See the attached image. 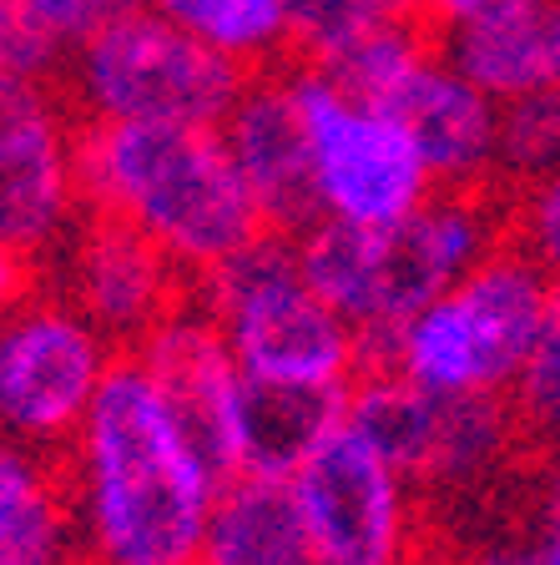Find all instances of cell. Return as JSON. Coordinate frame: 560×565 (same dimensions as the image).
<instances>
[{
  "instance_id": "9c48e42d",
  "label": "cell",
  "mask_w": 560,
  "mask_h": 565,
  "mask_svg": "<svg viewBox=\"0 0 560 565\" xmlns=\"http://www.w3.org/2000/svg\"><path fill=\"white\" fill-rule=\"evenodd\" d=\"M288 82L308 121L318 217L353 227H389L434 198V177L420 147L399 127V117H389L384 106H363L344 96L308 61H288Z\"/></svg>"
},
{
  "instance_id": "44dd1931",
  "label": "cell",
  "mask_w": 560,
  "mask_h": 565,
  "mask_svg": "<svg viewBox=\"0 0 560 565\" xmlns=\"http://www.w3.org/2000/svg\"><path fill=\"white\" fill-rule=\"evenodd\" d=\"M147 6L247 71H268L288 61L283 0H147Z\"/></svg>"
},
{
  "instance_id": "8fae6325",
  "label": "cell",
  "mask_w": 560,
  "mask_h": 565,
  "mask_svg": "<svg viewBox=\"0 0 560 565\" xmlns=\"http://www.w3.org/2000/svg\"><path fill=\"white\" fill-rule=\"evenodd\" d=\"M66 298L121 353H131L192 298V273L121 217L82 212L66 237Z\"/></svg>"
},
{
  "instance_id": "ac0fdd59",
  "label": "cell",
  "mask_w": 560,
  "mask_h": 565,
  "mask_svg": "<svg viewBox=\"0 0 560 565\" xmlns=\"http://www.w3.org/2000/svg\"><path fill=\"white\" fill-rule=\"evenodd\" d=\"M349 388H288L247 379L243 409V475L288 480L308 459V449L344 419Z\"/></svg>"
},
{
  "instance_id": "52a82bcc",
  "label": "cell",
  "mask_w": 560,
  "mask_h": 565,
  "mask_svg": "<svg viewBox=\"0 0 560 565\" xmlns=\"http://www.w3.org/2000/svg\"><path fill=\"white\" fill-rule=\"evenodd\" d=\"M314 565H420L434 551L430 500L394 459L339 419L288 475Z\"/></svg>"
},
{
  "instance_id": "4dcf8cb0",
  "label": "cell",
  "mask_w": 560,
  "mask_h": 565,
  "mask_svg": "<svg viewBox=\"0 0 560 565\" xmlns=\"http://www.w3.org/2000/svg\"><path fill=\"white\" fill-rule=\"evenodd\" d=\"M515 541H520V561L526 565H560V520L526 515L515 525Z\"/></svg>"
},
{
  "instance_id": "f546056e",
  "label": "cell",
  "mask_w": 560,
  "mask_h": 565,
  "mask_svg": "<svg viewBox=\"0 0 560 565\" xmlns=\"http://www.w3.org/2000/svg\"><path fill=\"white\" fill-rule=\"evenodd\" d=\"M526 515L560 520V439L546 449H536L526 475Z\"/></svg>"
},
{
  "instance_id": "6da1fadb",
  "label": "cell",
  "mask_w": 560,
  "mask_h": 565,
  "mask_svg": "<svg viewBox=\"0 0 560 565\" xmlns=\"http://www.w3.org/2000/svg\"><path fill=\"white\" fill-rule=\"evenodd\" d=\"M86 565H198L222 475L167 404L157 379L121 353L76 439L61 449Z\"/></svg>"
},
{
  "instance_id": "484cf974",
  "label": "cell",
  "mask_w": 560,
  "mask_h": 565,
  "mask_svg": "<svg viewBox=\"0 0 560 565\" xmlns=\"http://www.w3.org/2000/svg\"><path fill=\"white\" fill-rule=\"evenodd\" d=\"M71 41L41 15L35 0H0V71L56 82L66 76Z\"/></svg>"
},
{
  "instance_id": "4fadbf2b",
  "label": "cell",
  "mask_w": 560,
  "mask_h": 565,
  "mask_svg": "<svg viewBox=\"0 0 560 565\" xmlns=\"http://www.w3.org/2000/svg\"><path fill=\"white\" fill-rule=\"evenodd\" d=\"M222 141H228L268 233L298 237L318 223L314 147H308L304 106L288 82V61L253 71L247 92L222 121Z\"/></svg>"
},
{
  "instance_id": "7402d4cb",
  "label": "cell",
  "mask_w": 560,
  "mask_h": 565,
  "mask_svg": "<svg viewBox=\"0 0 560 565\" xmlns=\"http://www.w3.org/2000/svg\"><path fill=\"white\" fill-rule=\"evenodd\" d=\"M434 51H440V35H434L420 15H399V21L379 25L373 35L353 41L349 51H339L334 61H324L318 71H324L344 96H353V102L384 106Z\"/></svg>"
},
{
  "instance_id": "d6986e66",
  "label": "cell",
  "mask_w": 560,
  "mask_h": 565,
  "mask_svg": "<svg viewBox=\"0 0 560 565\" xmlns=\"http://www.w3.org/2000/svg\"><path fill=\"white\" fill-rule=\"evenodd\" d=\"M76 515L56 465H0V565H76Z\"/></svg>"
},
{
  "instance_id": "d6a6232c",
  "label": "cell",
  "mask_w": 560,
  "mask_h": 565,
  "mask_svg": "<svg viewBox=\"0 0 560 565\" xmlns=\"http://www.w3.org/2000/svg\"><path fill=\"white\" fill-rule=\"evenodd\" d=\"M420 565H459V555H455V551H440V545H434V551L424 555Z\"/></svg>"
},
{
  "instance_id": "3957f363",
  "label": "cell",
  "mask_w": 560,
  "mask_h": 565,
  "mask_svg": "<svg viewBox=\"0 0 560 565\" xmlns=\"http://www.w3.org/2000/svg\"><path fill=\"white\" fill-rule=\"evenodd\" d=\"M510 243L505 188H434L404 223L353 227L318 217L293 237L314 294L334 303L363 339H384L424 303L450 294L475 263Z\"/></svg>"
},
{
  "instance_id": "603a6c76",
  "label": "cell",
  "mask_w": 560,
  "mask_h": 565,
  "mask_svg": "<svg viewBox=\"0 0 560 565\" xmlns=\"http://www.w3.org/2000/svg\"><path fill=\"white\" fill-rule=\"evenodd\" d=\"M399 15H409V0H283L288 61L324 66Z\"/></svg>"
},
{
  "instance_id": "e0dca14e",
  "label": "cell",
  "mask_w": 560,
  "mask_h": 565,
  "mask_svg": "<svg viewBox=\"0 0 560 565\" xmlns=\"http://www.w3.org/2000/svg\"><path fill=\"white\" fill-rule=\"evenodd\" d=\"M556 6L469 21L459 31L440 35V56L459 76H469L490 102H515V96L536 92V86H550V82H560L556 41H550V11Z\"/></svg>"
},
{
  "instance_id": "30bf717a",
  "label": "cell",
  "mask_w": 560,
  "mask_h": 565,
  "mask_svg": "<svg viewBox=\"0 0 560 565\" xmlns=\"http://www.w3.org/2000/svg\"><path fill=\"white\" fill-rule=\"evenodd\" d=\"M82 117L61 82L0 71V237L21 253H46L82 223L76 182Z\"/></svg>"
},
{
  "instance_id": "2e32d148",
  "label": "cell",
  "mask_w": 560,
  "mask_h": 565,
  "mask_svg": "<svg viewBox=\"0 0 560 565\" xmlns=\"http://www.w3.org/2000/svg\"><path fill=\"white\" fill-rule=\"evenodd\" d=\"M198 565H314L288 480L233 475L222 484Z\"/></svg>"
},
{
  "instance_id": "cb8c5ba5",
  "label": "cell",
  "mask_w": 560,
  "mask_h": 565,
  "mask_svg": "<svg viewBox=\"0 0 560 565\" xmlns=\"http://www.w3.org/2000/svg\"><path fill=\"white\" fill-rule=\"evenodd\" d=\"M560 167V82L500 102V147H495V182L505 192L530 177Z\"/></svg>"
},
{
  "instance_id": "277c9868",
  "label": "cell",
  "mask_w": 560,
  "mask_h": 565,
  "mask_svg": "<svg viewBox=\"0 0 560 565\" xmlns=\"http://www.w3.org/2000/svg\"><path fill=\"white\" fill-rule=\"evenodd\" d=\"M550 288L556 282L505 243L394 333L363 339V369H394L440 399L510 394L540 333Z\"/></svg>"
},
{
  "instance_id": "7c38bea8",
  "label": "cell",
  "mask_w": 560,
  "mask_h": 565,
  "mask_svg": "<svg viewBox=\"0 0 560 565\" xmlns=\"http://www.w3.org/2000/svg\"><path fill=\"white\" fill-rule=\"evenodd\" d=\"M131 359L157 379V388L167 394L177 419L187 424V435L198 439V449L218 465L222 480L243 475L247 374L208 308L198 298H187L167 323H157L131 349Z\"/></svg>"
},
{
  "instance_id": "5bb4252c",
  "label": "cell",
  "mask_w": 560,
  "mask_h": 565,
  "mask_svg": "<svg viewBox=\"0 0 560 565\" xmlns=\"http://www.w3.org/2000/svg\"><path fill=\"white\" fill-rule=\"evenodd\" d=\"M384 111L399 117L409 141L420 147L434 188H490L495 182L500 102H490L469 76H459L440 51L389 96Z\"/></svg>"
},
{
  "instance_id": "8992f818",
  "label": "cell",
  "mask_w": 560,
  "mask_h": 565,
  "mask_svg": "<svg viewBox=\"0 0 560 565\" xmlns=\"http://www.w3.org/2000/svg\"><path fill=\"white\" fill-rule=\"evenodd\" d=\"M253 71L202 46L152 6H131L71 46L61 92L82 121L222 127Z\"/></svg>"
},
{
  "instance_id": "5b68a950",
  "label": "cell",
  "mask_w": 560,
  "mask_h": 565,
  "mask_svg": "<svg viewBox=\"0 0 560 565\" xmlns=\"http://www.w3.org/2000/svg\"><path fill=\"white\" fill-rule=\"evenodd\" d=\"M192 298L212 313L253 384L349 388L363 374V333L314 294L293 237L257 233L202 273Z\"/></svg>"
},
{
  "instance_id": "4316f807",
  "label": "cell",
  "mask_w": 560,
  "mask_h": 565,
  "mask_svg": "<svg viewBox=\"0 0 560 565\" xmlns=\"http://www.w3.org/2000/svg\"><path fill=\"white\" fill-rule=\"evenodd\" d=\"M510 243L560 282V167L510 188Z\"/></svg>"
},
{
  "instance_id": "d4e9b609",
  "label": "cell",
  "mask_w": 560,
  "mask_h": 565,
  "mask_svg": "<svg viewBox=\"0 0 560 565\" xmlns=\"http://www.w3.org/2000/svg\"><path fill=\"white\" fill-rule=\"evenodd\" d=\"M505 399L515 404L530 445L536 449L556 445L560 439V282L550 288L540 333H536V343H530L526 364H520V374H515V384H510Z\"/></svg>"
},
{
  "instance_id": "ffe728a7",
  "label": "cell",
  "mask_w": 560,
  "mask_h": 565,
  "mask_svg": "<svg viewBox=\"0 0 560 565\" xmlns=\"http://www.w3.org/2000/svg\"><path fill=\"white\" fill-rule=\"evenodd\" d=\"M440 414H444L440 394H430L414 379L379 364L363 369L349 384V399H344V419L384 459H394L414 484H420V470L434 449V435H440Z\"/></svg>"
},
{
  "instance_id": "7a4b0ae2",
  "label": "cell",
  "mask_w": 560,
  "mask_h": 565,
  "mask_svg": "<svg viewBox=\"0 0 560 565\" xmlns=\"http://www.w3.org/2000/svg\"><path fill=\"white\" fill-rule=\"evenodd\" d=\"M82 207L147 233L192 282L233 258L263 227L222 127L182 121H82Z\"/></svg>"
},
{
  "instance_id": "1f68e13d",
  "label": "cell",
  "mask_w": 560,
  "mask_h": 565,
  "mask_svg": "<svg viewBox=\"0 0 560 565\" xmlns=\"http://www.w3.org/2000/svg\"><path fill=\"white\" fill-rule=\"evenodd\" d=\"M31 282H35L31 253H21L15 243H6V237H0V313H6V308H15L21 298H31Z\"/></svg>"
},
{
  "instance_id": "83f0119b",
  "label": "cell",
  "mask_w": 560,
  "mask_h": 565,
  "mask_svg": "<svg viewBox=\"0 0 560 565\" xmlns=\"http://www.w3.org/2000/svg\"><path fill=\"white\" fill-rule=\"evenodd\" d=\"M556 0H409V15H420L434 35H450L485 15H515V11H546Z\"/></svg>"
},
{
  "instance_id": "f1b7e54d",
  "label": "cell",
  "mask_w": 560,
  "mask_h": 565,
  "mask_svg": "<svg viewBox=\"0 0 560 565\" xmlns=\"http://www.w3.org/2000/svg\"><path fill=\"white\" fill-rule=\"evenodd\" d=\"M35 6H41V15L76 46V41L92 35L96 25H106L112 15L131 11V6H147V0H35Z\"/></svg>"
},
{
  "instance_id": "ba28073f",
  "label": "cell",
  "mask_w": 560,
  "mask_h": 565,
  "mask_svg": "<svg viewBox=\"0 0 560 565\" xmlns=\"http://www.w3.org/2000/svg\"><path fill=\"white\" fill-rule=\"evenodd\" d=\"M121 349L66 294H31L0 313V435L31 449L76 439Z\"/></svg>"
},
{
  "instance_id": "9a60e30c",
  "label": "cell",
  "mask_w": 560,
  "mask_h": 565,
  "mask_svg": "<svg viewBox=\"0 0 560 565\" xmlns=\"http://www.w3.org/2000/svg\"><path fill=\"white\" fill-rule=\"evenodd\" d=\"M530 459H536V445L505 394L444 399L440 435L420 470L430 515L440 500H479L490 490H505L515 475H530Z\"/></svg>"
},
{
  "instance_id": "836d02e7",
  "label": "cell",
  "mask_w": 560,
  "mask_h": 565,
  "mask_svg": "<svg viewBox=\"0 0 560 565\" xmlns=\"http://www.w3.org/2000/svg\"><path fill=\"white\" fill-rule=\"evenodd\" d=\"M550 41H556V76H560V6L550 11Z\"/></svg>"
}]
</instances>
